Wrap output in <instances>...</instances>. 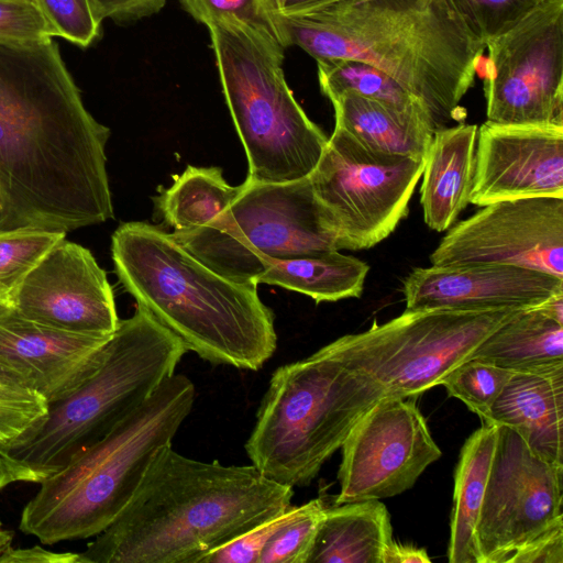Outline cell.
<instances>
[{"label":"cell","instance_id":"6da1fadb","mask_svg":"<svg viewBox=\"0 0 563 563\" xmlns=\"http://www.w3.org/2000/svg\"><path fill=\"white\" fill-rule=\"evenodd\" d=\"M109 137L54 38H0V231L112 219Z\"/></svg>","mask_w":563,"mask_h":563},{"label":"cell","instance_id":"7a4b0ae2","mask_svg":"<svg viewBox=\"0 0 563 563\" xmlns=\"http://www.w3.org/2000/svg\"><path fill=\"white\" fill-rule=\"evenodd\" d=\"M292 487L254 465L202 462L161 446L131 500L78 563H202L291 507Z\"/></svg>","mask_w":563,"mask_h":563},{"label":"cell","instance_id":"3957f363","mask_svg":"<svg viewBox=\"0 0 563 563\" xmlns=\"http://www.w3.org/2000/svg\"><path fill=\"white\" fill-rule=\"evenodd\" d=\"M283 45L318 60L352 58L376 66L424 108L433 130L462 121L461 100L486 49L449 0H341L276 14Z\"/></svg>","mask_w":563,"mask_h":563},{"label":"cell","instance_id":"277c9868","mask_svg":"<svg viewBox=\"0 0 563 563\" xmlns=\"http://www.w3.org/2000/svg\"><path fill=\"white\" fill-rule=\"evenodd\" d=\"M111 254L123 288L186 351L211 364L251 371L274 354L275 317L257 285L219 275L170 233L145 222L122 223L112 234Z\"/></svg>","mask_w":563,"mask_h":563},{"label":"cell","instance_id":"5b68a950","mask_svg":"<svg viewBox=\"0 0 563 563\" xmlns=\"http://www.w3.org/2000/svg\"><path fill=\"white\" fill-rule=\"evenodd\" d=\"M186 349L143 306L120 320L99 367L46 415L0 444L18 482L41 483L106 437L175 373Z\"/></svg>","mask_w":563,"mask_h":563},{"label":"cell","instance_id":"8992f818","mask_svg":"<svg viewBox=\"0 0 563 563\" xmlns=\"http://www.w3.org/2000/svg\"><path fill=\"white\" fill-rule=\"evenodd\" d=\"M195 396L190 378L167 377L106 437L40 483L22 510L20 530L44 544L103 531L131 500L156 451L172 443Z\"/></svg>","mask_w":563,"mask_h":563},{"label":"cell","instance_id":"52a82bcc","mask_svg":"<svg viewBox=\"0 0 563 563\" xmlns=\"http://www.w3.org/2000/svg\"><path fill=\"white\" fill-rule=\"evenodd\" d=\"M384 396L379 385L321 347L273 373L246 454L267 478L307 486Z\"/></svg>","mask_w":563,"mask_h":563},{"label":"cell","instance_id":"ba28073f","mask_svg":"<svg viewBox=\"0 0 563 563\" xmlns=\"http://www.w3.org/2000/svg\"><path fill=\"white\" fill-rule=\"evenodd\" d=\"M222 91L245 150L247 180L303 179L328 142L295 99L283 69L285 47L236 19L207 25Z\"/></svg>","mask_w":563,"mask_h":563},{"label":"cell","instance_id":"9c48e42d","mask_svg":"<svg viewBox=\"0 0 563 563\" xmlns=\"http://www.w3.org/2000/svg\"><path fill=\"white\" fill-rule=\"evenodd\" d=\"M170 234L206 266L240 284L257 285L267 260L338 250L308 177L280 184L246 179L212 222Z\"/></svg>","mask_w":563,"mask_h":563},{"label":"cell","instance_id":"30bf717a","mask_svg":"<svg viewBox=\"0 0 563 563\" xmlns=\"http://www.w3.org/2000/svg\"><path fill=\"white\" fill-rule=\"evenodd\" d=\"M518 308L405 310L364 332L323 347L350 369L371 378L386 396L412 398L440 385Z\"/></svg>","mask_w":563,"mask_h":563},{"label":"cell","instance_id":"8fae6325","mask_svg":"<svg viewBox=\"0 0 563 563\" xmlns=\"http://www.w3.org/2000/svg\"><path fill=\"white\" fill-rule=\"evenodd\" d=\"M424 162L372 150L335 125L308 179L339 251L369 249L394 232Z\"/></svg>","mask_w":563,"mask_h":563},{"label":"cell","instance_id":"7c38bea8","mask_svg":"<svg viewBox=\"0 0 563 563\" xmlns=\"http://www.w3.org/2000/svg\"><path fill=\"white\" fill-rule=\"evenodd\" d=\"M486 48L487 121L563 125V0H545Z\"/></svg>","mask_w":563,"mask_h":563},{"label":"cell","instance_id":"4fadbf2b","mask_svg":"<svg viewBox=\"0 0 563 563\" xmlns=\"http://www.w3.org/2000/svg\"><path fill=\"white\" fill-rule=\"evenodd\" d=\"M563 466L538 456L507 426L497 439L475 529L478 563H506L529 540L563 519Z\"/></svg>","mask_w":563,"mask_h":563},{"label":"cell","instance_id":"5bb4252c","mask_svg":"<svg viewBox=\"0 0 563 563\" xmlns=\"http://www.w3.org/2000/svg\"><path fill=\"white\" fill-rule=\"evenodd\" d=\"M336 505L396 496L442 455L411 398L384 396L343 442Z\"/></svg>","mask_w":563,"mask_h":563},{"label":"cell","instance_id":"9a60e30c","mask_svg":"<svg viewBox=\"0 0 563 563\" xmlns=\"http://www.w3.org/2000/svg\"><path fill=\"white\" fill-rule=\"evenodd\" d=\"M430 262L435 266L507 264L563 279V198L485 205L449 229Z\"/></svg>","mask_w":563,"mask_h":563},{"label":"cell","instance_id":"2e32d148","mask_svg":"<svg viewBox=\"0 0 563 563\" xmlns=\"http://www.w3.org/2000/svg\"><path fill=\"white\" fill-rule=\"evenodd\" d=\"M10 306L73 333L111 335L120 323L107 273L88 249L65 239L26 276Z\"/></svg>","mask_w":563,"mask_h":563},{"label":"cell","instance_id":"e0dca14e","mask_svg":"<svg viewBox=\"0 0 563 563\" xmlns=\"http://www.w3.org/2000/svg\"><path fill=\"white\" fill-rule=\"evenodd\" d=\"M563 198V125L501 124L478 128L470 202Z\"/></svg>","mask_w":563,"mask_h":563},{"label":"cell","instance_id":"ac0fdd59","mask_svg":"<svg viewBox=\"0 0 563 563\" xmlns=\"http://www.w3.org/2000/svg\"><path fill=\"white\" fill-rule=\"evenodd\" d=\"M111 335L51 328L0 303V374L54 402L99 367Z\"/></svg>","mask_w":563,"mask_h":563},{"label":"cell","instance_id":"d6986e66","mask_svg":"<svg viewBox=\"0 0 563 563\" xmlns=\"http://www.w3.org/2000/svg\"><path fill=\"white\" fill-rule=\"evenodd\" d=\"M407 310L527 309L563 292V279L507 264L418 267L404 282Z\"/></svg>","mask_w":563,"mask_h":563},{"label":"cell","instance_id":"ffe728a7","mask_svg":"<svg viewBox=\"0 0 563 563\" xmlns=\"http://www.w3.org/2000/svg\"><path fill=\"white\" fill-rule=\"evenodd\" d=\"M483 423L511 428L538 456L563 466V374L514 372Z\"/></svg>","mask_w":563,"mask_h":563},{"label":"cell","instance_id":"44dd1931","mask_svg":"<svg viewBox=\"0 0 563 563\" xmlns=\"http://www.w3.org/2000/svg\"><path fill=\"white\" fill-rule=\"evenodd\" d=\"M476 124L461 122L433 132L422 170L420 202L426 224L450 229L470 203L476 170Z\"/></svg>","mask_w":563,"mask_h":563},{"label":"cell","instance_id":"7402d4cb","mask_svg":"<svg viewBox=\"0 0 563 563\" xmlns=\"http://www.w3.org/2000/svg\"><path fill=\"white\" fill-rule=\"evenodd\" d=\"M330 101L335 125L367 147L426 161L434 130L423 109H400L352 91Z\"/></svg>","mask_w":563,"mask_h":563},{"label":"cell","instance_id":"603a6c76","mask_svg":"<svg viewBox=\"0 0 563 563\" xmlns=\"http://www.w3.org/2000/svg\"><path fill=\"white\" fill-rule=\"evenodd\" d=\"M468 358L521 373L563 374V324L537 307L520 309ZM467 358V360H468Z\"/></svg>","mask_w":563,"mask_h":563},{"label":"cell","instance_id":"cb8c5ba5","mask_svg":"<svg viewBox=\"0 0 563 563\" xmlns=\"http://www.w3.org/2000/svg\"><path fill=\"white\" fill-rule=\"evenodd\" d=\"M393 541L390 516L378 499L325 508L308 563H382Z\"/></svg>","mask_w":563,"mask_h":563},{"label":"cell","instance_id":"d4e9b609","mask_svg":"<svg viewBox=\"0 0 563 563\" xmlns=\"http://www.w3.org/2000/svg\"><path fill=\"white\" fill-rule=\"evenodd\" d=\"M497 426L483 423L465 441L454 473L453 510L448 548L450 563H478L475 529L487 486Z\"/></svg>","mask_w":563,"mask_h":563},{"label":"cell","instance_id":"484cf974","mask_svg":"<svg viewBox=\"0 0 563 563\" xmlns=\"http://www.w3.org/2000/svg\"><path fill=\"white\" fill-rule=\"evenodd\" d=\"M367 263L329 250L284 260H267L258 284L298 291L316 302L361 297Z\"/></svg>","mask_w":563,"mask_h":563},{"label":"cell","instance_id":"4316f807","mask_svg":"<svg viewBox=\"0 0 563 563\" xmlns=\"http://www.w3.org/2000/svg\"><path fill=\"white\" fill-rule=\"evenodd\" d=\"M174 183L153 198L165 223L174 231L203 227L217 219L239 196L242 185L231 186L219 167L187 166Z\"/></svg>","mask_w":563,"mask_h":563},{"label":"cell","instance_id":"83f0119b","mask_svg":"<svg viewBox=\"0 0 563 563\" xmlns=\"http://www.w3.org/2000/svg\"><path fill=\"white\" fill-rule=\"evenodd\" d=\"M317 65L320 89L329 100L352 91L400 109L424 110L401 85L372 64L352 58H331L318 60Z\"/></svg>","mask_w":563,"mask_h":563},{"label":"cell","instance_id":"f1b7e54d","mask_svg":"<svg viewBox=\"0 0 563 563\" xmlns=\"http://www.w3.org/2000/svg\"><path fill=\"white\" fill-rule=\"evenodd\" d=\"M65 235L33 228L0 231V303L10 305L26 276Z\"/></svg>","mask_w":563,"mask_h":563},{"label":"cell","instance_id":"f546056e","mask_svg":"<svg viewBox=\"0 0 563 563\" xmlns=\"http://www.w3.org/2000/svg\"><path fill=\"white\" fill-rule=\"evenodd\" d=\"M325 508L320 498L291 506L266 543L260 563H308Z\"/></svg>","mask_w":563,"mask_h":563},{"label":"cell","instance_id":"4dcf8cb0","mask_svg":"<svg viewBox=\"0 0 563 563\" xmlns=\"http://www.w3.org/2000/svg\"><path fill=\"white\" fill-rule=\"evenodd\" d=\"M512 373L483 360L468 358L454 367L440 385L483 421Z\"/></svg>","mask_w":563,"mask_h":563},{"label":"cell","instance_id":"1f68e13d","mask_svg":"<svg viewBox=\"0 0 563 563\" xmlns=\"http://www.w3.org/2000/svg\"><path fill=\"white\" fill-rule=\"evenodd\" d=\"M483 45L514 27L545 0H449Z\"/></svg>","mask_w":563,"mask_h":563},{"label":"cell","instance_id":"d6a6232c","mask_svg":"<svg viewBox=\"0 0 563 563\" xmlns=\"http://www.w3.org/2000/svg\"><path fill=\"white\" fill-rule=\"evenodd\" d=\"M36 2L56 37L85 48L100 36L103 20L91 0H36Z\"/></svg>","mask_w":563,"mask_h":563},{"label":"cell","instance_id":"836d02e7","mask_svg":"<svg viewBox=\"0 0 563 563\" xmlns=\"http://www.w3.org/2000/svg\"><path fill=\"white\" fill-rule=\"evenodd\" d=\"M179 2L194 20L206 26L221 19H236L269 33L283 45L276 15L266 0H179Z\"/></svg>","mask_w":563,"mask_h":563},{"label":"cell","instance_id":"e575fe53","mask_svg":"<svg viewBox=\"0 0 563 563\" xmlns=\"http://www.w3.org/2000/svg\"><path fill=\"white\" fill-rule=\"evenodd\" d=\"M47 409L48 402L41 395L0 374V444L22 434Z\"/></svg>","mask_w":563,"mask_h":563},{"label":"cell","instance_id":"d590c367","mask_svg":"<svg viewBox=\"0 0 563 563\" xmlns=\"http://www.w3.org/2000/svg\"><path fill=\"white\" fill-rule=\"evenodd\" d=\"M55 37V32L37 2L0 0V38L40 41Z\"/></svg>","mask_w":563,"mask_h":563},{"label":"cell","instance_id":"8d00e7d4","mask_svg":"<svg viewBox=\"0 0 563 563\" xmlns=\"http://www.w3.org/2000/svg\"><path fill=\"white\" fill-rule=\"evenodd\" d=\"M285 512L245 531L216 549L203 559L202 563H260L261 554L273 533L283 522Z\"/></svg>","mask_w":563,"mask_h":563},{"label":"cell","instance_id":"74e56055","mask_svg":"<svg viewBox=\"0 0 563 563\" xmlns=\"http://www.w3.org/2000/svg\"><path fill=\"white\" fill-rule=\"evenodd\" d=\"M507 563H563V519L516 550Z\"/></svg>","mask_w":563,"mask_h":563},{"label":"cell","instance_id":"f35d334b","mask_svg":"<svg viewBox=\"0 0 563 563\" xmlns=\"http://www.w3.org/2000/svg\"><path fill=\"white\" fill-rule=\"evenodd\" d=\"M99 16L114 21L146 18L161 11L167 0H91Z\"/></svg>","mask_w":563,"mask_h":563},{"label":"cell","instance_id":"ab89813d","mask_svg":"<svg viewBox=\"0 0 563 563\" xmlns=\"http://www.w3.org/2000/svg\"><path fill=\"white\" fill-rule=\"evenodd\" d=\"M78 553H56L40 545L32 548L10 545L0 555V563H78Z\"/></svg>","mask_w":563,"mask_h":563},{"label":"cell","instance_id":"60d3db41","mask_svg":"<svg viewBox=\"0 0 563 563\" xmlns=\"http://www.w3.org/2000/svg\"><path fill=\"white\" fill-rule=\"evenodd\" d=\"M426 549L400 544L394 540L387 545L382 563H430Z\"/></svg>","mask_w":563,"mask_h":563},{"label":"cell","instance_id":"b9f144b4","mask_svg":"<svg viewBox=\"0 0 563 563\" xmlns=\"http://www.w3.org/2000/svg\"><path fill=\"white\" fill-rule=\"evenodd\" d=\"M341 0H286L285 7L280 14L300 13L313 9H318Z\"/></svg>","mask_w":563,"mask_h":563},{"label":"cell","instance_id":"7bdbcfd3","mask_svg":"<svg viewBox=\"0 0 563 563\" xmlns=\"http://www.w3.org/2000/svg\"><path fill=\"white\" fill-rule=\"evenodd\" d=\"M538 307L548 317L563 324V292L553 295Z\"/></svg>","mask_w":563,"mask_h":563},{"label":"cell","instance_id":"ee69618b","mask_svg":"<svg viewBox=\"0 0 563 563\" xmlns=\"http://www.w3.org/2000/svg\"><path fill=\"white\" fill-rule=\"evenodd\" d=\"M14 482H18L15 474L11 465L0 452V489Z\"/></svg>","mask_w":563,"mask_h":563},{"label":"cell","instance_id":"f6af8a7d","mask_svg":"<svg viewBox=\"0 0 563 563\" xmlns=\"http://www.w3.org/2000/svg\"><path fill=\"white\" fill-rule=\"evenodd\" d=\"M12 532L3 529L2 522L0 521V555L2 552L11 545Z\"/></svg>","mask_w":563,"mask_h":563},{"label":"cell","instance_id":"bcb514c9","mask_svg":"<svg viewBox=\"0 0 563 563\" xmlns=\"http://www.w3.org/2000/svg\"><path fill=\"white\" fill-rule=\"evenodd\" d=\"M266 2L271 10L273 11V13L276 15L283 12L286 0H266Z\"/></svg>","mask_w":563,"mask_h":563},{"label":"cell","instance_id":"7dc6e473","mask_svg":"<svg viewBox=\"0 0 563 563\" xmlns=\"http://www.w3.org/2000/svg\"><path fill=\"white\" fill-rule=\"evenodd\" d=\"M32 1H35V2H36V0H32Z\"/></svg>","mask_w":563,"mask_h":563}]
</instances>
